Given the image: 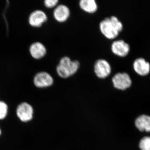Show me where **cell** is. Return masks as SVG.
<instances>
[{
    "mask_svg": "<svg viewBox=\"0 0 150 150\" xmlns=\"http://www.w3.org/2000/svg\"><path fill=\"white\" fill-rule=\"evenodd\" d=\"M112 81L114 87L120 90H125L132 85L131 78L126 73H117L112 77Z\"/></svg>",
    "mask_w": 150,
    "mask_h": 150,
    "instance_id": "3",
    "label": "cell"
},
{
    "mask_svg": "<svg viewBox=\"0 0 150 150\" xmlns=\"http://www.w3.org/2000/svg\"><path fill=\"white\" fill-rule=\"evenodd\" d=\"M8 113V106L4 101H0V120L6 118Z\"/></svg>",
    "mask_w": 150,
    "mask_h": 150,
    "instance_id": "15",
    "label": "cell"
},
{
    "mask_svg": "<svg viewBox=\"0 0 150 150\" xmlns=\"http://www.w3.org/2000/svg\"><path fill=\"white\" fill-rule=\"evenodd\" d=\"M112 53L116 56L121 57H126L129 54L130 47L129 44L123 40H115L111 46Z\"/></svg>",
    "mask_w": 150,
    "mask_h": 150,
    "instance_id": "7",
    "label": "cell"
},
{
    "mask_svg": "<svg viewBox=\"0 0 150 150\" xmlns=\"http://www.w3.org/2000/svg\"><path fill=\"white\" fill-rule=\"evenodd\" d=\"M134 71L140 76H146L150 72V64L144 58H138L133 64Z\"/></svg>",
    "mask_w": 150,
    "mask_h": 150,
    "instance_id": "10",
    "label": "cell"
},
{
    "mask_svg": "<svg viewBox=\"0 0 150 150\" xmlns=\"http://www.w3.org/2000/svg\"><path fill=\"white\" fill-rule=\"evenodd\" d=\"M71 12L67 6L64 4L59 5L54 9L53 15L55 20L59 23H64L68 20Z\"/></svg>",
    "mask_w": 150,
    "mask_h": 150,
    "instance_id": "9",
    "label": "cell"
},
{
    "mask_svg": "<svg viewBox=\"0 0 150 150\" xmlns=\"http://www.w3.org/2000/svg\"><path fill=\"white\" fill-rule=\"evenodd\" d=\"M80 67V64L77 60L72 61L68 56H64L61 59L56 67V72L60 77L67 78L74 75Z\"/></svg>",
    "mask_w": 150,
    "mask_h": 150,
    "instance_id": "2",
    "label": "cell"
},
{
    "mask_svg": "<svg viewBox=\"0 0 150 150\" xmlns=\"http://www.w3.org/2000/svg\"><path fill=\"white\" fill-rule=\"evenodd\" d=\"M17 115L22 121L28 122L33 117V108L30 105L27 103H22L17 108Z\"/></svg>",
    "mask_w": 150,
    "mask_h": 150,
    "instance_id": "6",
    "label": "cell"
},
{
    "mask_svg": "<svg viewBox=\"0 0 150 150\" xmlns=\"http://www.w3.org/2000/svg\"><path fill=\"white\" fill-rule=\"evenodd\" d=\"M139 148L141 150H150V137L142 138L140 142Z\"/></svg>",
    "mask_w": 150,
    "mask_h": 150,
    "instance_id": "14",
    "label": "cell"
},
{
    "mask_svg": "<svg viewBox=\"0 0 150 150\" xmlns=\"http://www.w3.org/2000/svg\"><path fill=\"white\" fill-rule=\"evenodd\" d=\"M79 5L83 11L88 13H95L98 8L97 4L95 0H81Z\"/></svg>",
    "mask_w": 150,
    "mask_h": 150,
    "instance_id": "13",
    "label": "cell"
},
{
    "mask_svg": "<svg viewBox=\"0 0 150 150\" xmlns=\"http://www.w3.org/2000/svg\"><path fill=\"white\" fill-rule=\"evenodd\" d=\"M29 51L33 58L35 59H42L47 53V50L45 46L38 42L33 43L30 47Z\"/></svg>",
    "mask_w": 150,
    "mask_h": 150,
    "instance_id": "11",
    "label": "cell"
},
{
    "mask_svg": "<svg viewBox=\"0 0 150 150\" xmlns=\"http://www.w3.org/2000/svg\"><path fill=\"white\" fill-rule=\"evenodd\" d=\"M94 71L97 77L100 79H105L111 74V66L106 60L98 59L95 63Z\"/></svg>",
    "mask_w": 150,
    "mask_h": 150,
    "instance_id": "4",
    "label": "cell"
},
{
    "mask_svg": "<svg viewBox=\"0 0 150 150\" xmlns=\"http://www.w3.org/2000/svg\"><path fill=\"white\" fill-rule=\"evenodd\" d=\"M1 129H0V135H1Z\"/></svg>",
    "mask_w": 150,
    "mask_h": 150,
    "instance_id": "17",
    "label": "cell"
},
{
    "mask_svg": "<svg viewBox=\"0 0 150 150\" xmlns=\"http://www.w3.org/2000/svg\"><path fill=\"white\" fill-rule=\"evenodd\" d=\"M135 125L140 131L150 132V116L146 115H140L136 119Z\"/></svg>",
    "mask_w": 150,
    "mask_h": 150,
    "instance_id": "12",
    "label": "cell"
},
{
    "mask_svg": "<svg viewBox=\"0 0 150 150\" xmlns=\"http://www.w3.org/2000/svg\"><path fill=\"white\" fill-rule=\"evenodd\" d=\"M59 2L58 0H45L44 1V4L47 8H54L58 6Z\"/></svg>",
    "mask_w": 150,
    "mask_h": 150,
    "instance_id": "16",
    "label": "cell"
},
{
    "mask_svg": "<svg viewBox=\"0 0 150 150\" xmlns=\"http://www.w3.org/2000/svg\"><path fill=\"white\" fill-rule=\"evenodd\" d=\"M35 86L39 88H44L51 86L54 83V80L49 73L42 71L37 73L33 80Z\"/></svg>",
    "mask_w": 150,
    "mask_h": 150,
    "instance_id": "5",
    "label": "cell"
},
{
    "mask_svg": "<svg viewBox=\"0 0 150 150\" xmlns=\"http://www.w3.org/2000/svg\"><path fill=\"white\" fill-rule=\"evenodd\" d=\"M48 20L47 15L43 11L37 10L30 14L28 19L29 23L34 27H40Z\"/></svg>",
    "mask_w": 150,
    "mask_h": 150,
    "instance_id": "8",
    "label": "cell"
},
{
    "mask_svg": "<svg viewBox=\"0 0 150 150\" xmlns=\"http://www.w3.org/2000/svg\"><path fill=\"white\" fill-rule=\"evenodd\" d=\"M100 30L108 39H114L118 37L123 30V25L117 17L112 16L103 20L99 24Z\"/></svg>",
    "mask_w": 150,
    "mask_h": 150,
    "instance_id": "1",
    "label": "cell"
}]
</instances>
